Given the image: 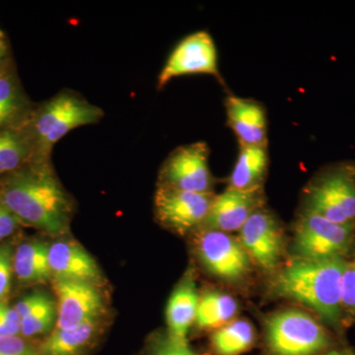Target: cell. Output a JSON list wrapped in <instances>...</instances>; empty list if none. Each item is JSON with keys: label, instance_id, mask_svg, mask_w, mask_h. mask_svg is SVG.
<instances>
[{"label": "cell", "instance_id": "cell-1", "mask_svg": "<svg viewBox=\"0 0 355 355\" xmlns=\"http://www.w3.org/2000/svg\"><path fill=\"white\" fill-rule=\"evenodd\" d=\"M0 200L18 220L50 235L69 227L72 202L58 181L51 160H35L4 183Z\"/></svg>", "mask_w": 355, "mask_h": 355}, {"label": "cell", "instance_id": "cell-2", "mask_svg": "<svg viewBox=\"0 0 355 355\" xmlns=\"http://www.w3.org/2000/svg\"><path fill=\"white\" fill-rule=\"evenodd\" d=\"M347 263L340 258L305 260L298 258L277 275L273 289L282 297L297 301L331 324L342 312V277Z\"/></svg>", "mask_w": 355, "mask_h": 355}, {"label": "cell", "instance_id": "cell-3", "mask_svg": "<svg viewBox=\"0 0 355 355\" xmlns=\"http://www.w3.org/2000/svg\"><path fill=\"white\" fill-rule=\"evenodd\" d=\"M104 111L78 93L62 90L40 105L26 128L31 137L36 160H51L53 146L67 133L84 125H95Z\"/></svg>", "mask_w": 355, "mask_h": 355}, {"label": "cell", "instance_id": "cell-4", "mask_svg": "<svg viewBox=\"0 0 355 355\" xmlns=\"http://www.w3.org/2000/svg\"><path fill=\"white\" fill-rule=\"evenodd\" d=\"M266 342L275 355H314L328 345V336L314 318L286 310L266 320Z\"/></svg>", "mask_w": 355, "mask_h": 355}, {"label": "cell", "instance_id": "cell-5", "mask_svg": "<svg viewBox=\"0 0 355 355\" xmlns=\"http://www.w3.org/2000/svg\"><path fill=\"white\" fill-rule=\"evenodd\" d=\"M352 238V223H336L305 211L296 224L294 248L299 258L329 260L342 257L349 250Z\"/></svg>", "mask_w": 355, "mask_h": 355}, {"label": "cell", "instance_id": "cell-6", "mask_svg": "<svg viewBox=\"0 0 355 355\" xmlns=\"http://www.w3.org/2000/svg\"><path fill=\"white\" fill-rule=\"evenodd\" d=\"M209 154V147L205 142L178 147L161 169L160 186L191 193H209L212 178Z\"/></svg>", "mask_w": 355, "mask_h": 355}, {"label": "cell", "instance_id": "cell-7", "mask_svg": "<svg viewBox=\"0 0 355 355\" xmlns=\"http://www.w3.org/2000/svg\"><path fill=\"white\" fill-rule=\"evenodd\" d=\"M191 74L219 77L216 44L207 32L193 33L177 44L159 74L157 87L162 89L173 78Z\"/></svg>", "mask_w": 355, "mask_h": 355}, {"label": "cell", "instance_id": "cell-8", "mask_svg": "<svg viewBox=\"0 0 355 355\" xmlns=\"http://www.w3.org/2000/svg\"><path fill=\"white\" fill-rule=\"evenodd\" d=\"M198 257L207 270L228 282L242 279L249 272L250 257L241 243L221 231L207 229L197 240Z\"/></svg>", "mask_w": 355, "mask_h": 355}, {"label": "cell", "instance_id": "cell-9", "mask_svg": "<svg viewBox=\"0 0 355 355\" xmlns=\"http://www.w3.org/2000/svg\"><path fill=\"white\" fill-rule=\"evenodd\" d=\"M214 196L191 193L159 186L155 195V211L158 220L180 233L187 232L203 224Z\"/></svg>", "mask_w": 355, "mask_h": 355}, {"label": "cell", "instance_id": "cell-10", "mask_svg": "<svg viewBox=\"0 0 355 355\" xmlns=\"http://www.w3.org/2000/svg\"><path fill=\"white\" fill-rule=\"evenodd\" d=\"M53 287L58 296L57 330L74 328L101 314L103 298L94 284L55 279Z\"/></svg>", "mask_w": 355, "mask_h": 355}, {"label": "cell", "instance_id": "cell-11", "mask_svg": "<svg viewBox=\"0 0 355 355\" xmlns=\"http://www.w3.org/2000/svg\"><path fill=\"white\" fill-rule=\"evenodd\" d=\"M306 211L336 223H352L355 218V184L343 174L324 178L310 189Z\"/></svg>", "mask_w": 355, "mask_h": 355}, {"label": "cell", "instance_id": "cell-12", "mask_svg": "<svg viewBox=\"0 0 355 355\" xmlns=\"http://www.w3.org/2000/svg\"><path fill=\"white\" fill-rule=\"evenodd\" d=\"M239 232L240 243L257 265L268 272L279 266L284 239L275 217L257 209Z\"/></svg>", "mask_w": 355, "mask_h": 355}, {"label": "cell", "instance_id": "cell-13", "mask_svg": "<svg viewBox=\"0 0 355 355\" xmlns=\"http://www.w3.org/2000/svg\"><path fill=\"white\" fill-rule=\"evenodd\" d=\"M260 202L261 189L244 191L229 187L221 195L214 198L203 223L207 229L221 232L239 231L249 217L259 209Z\"/></svg>", "mask_w": 355, "mask_h": 355}, {"label": "cell", "instance_id": "cell-14", "mask_svg": "<svg viewBox=\"0 0 355 355\" xmlns=\"http://www.w3.org/2000/svg\"><path fill=\"white\" fill-rule=\"evenodd\" d=\"M49 263L55 279L76 280L94 284L101 272L93 257L80 245L60 241L49 249Z\"/></svg>", "mask_w": 355, "mask_h": 355}, {"label": "cell", "instance_id": "cell-15", "mask_svg": "<svg viewBox=\"0 0 355 355\" xmlns=\"http://www.w3.org/2000/svg\"><path fill=\"white\" fill-rule=\"evenodd\" d=\"M228 123L240 146H266V112L259 103L239 97H228L226 101Z\"/></svg>", "mask_w": 355, "mask_h": 355}, {"label": "cell", "instance_id": "cell-16", "mask_svg": "<svg viewBox=\"0 0 355 355\" xmlns=\"http://www.w3.org/2000/svg\"><path fill=\"white\" fill-rule=\"evenodd\" d=\"M198 301L200 297L191 277L181 282L170 296L166 318L171 338L178 342L186 343L188 331L197 317Z\"/></svg>", "mask_w": 355, "mask_h": 355}, {"label": "cell", "instance_id": "cell-17", "mask_svg": "<svg viewBox=\"0 0 355 355\" xmlns=\"http://www.w3.org/2000/svg\"><path fill=\"white\" fill-rule=\"evenodd\" d=\"M266 146H240L239 156L230 176V188L236 190L261 189L268 169Z\"/></svg>", "mask_w": 355, "mask_h": 355}, {"label": "cell", "instance_id": "cell-18", "mask_svg": "<svg viewBox=\"0 0 355 355\" xmlns=\"http://www.w3.org/2000/svg\"><path fill=\"white\" fill-rule=\"evenodd\" d=\"M35 160L34 146L26 125L0 132V175L18 171Z\"/></svg>", "mask_w": 355, "mask_h": 355}, {"label": "cell", "instance_id": "cell-19", "mask_svg": "<svg viewBox=\"0 0 355 355\" xmlns=\"http://www.w3.org/2000/svg\"><path fill=\"white\" fill-rule=\"evenodd\" d=\"M50 246L41 241L24 243L14 254L13 268L17 279L33 284L48 280L51 277L49 263Z\"/></svg>", "mask_w": 355, "mask_h": 355}, {"label": "cell", "instance_id": "cell-20", "mask_svg": "<svg viewBox=\"0 0 355 355\" xmlns=\"http://www.w3.org/2000/svg\"><path fill=\"white\" fill-rule=\"evenodd\" d=\"M98 331L97 319L71 329H55L43 345L41 355H79L90 345Z\"/></svg>", "mask_w": 355, "mask_h": 355}, {"label": "cell", "instance_id": "cell-21", "mask_svg": "<svg viewBox=\"0 0 355 355\" xmlns=\"http://www.w3.org/2000/svg\"><path fill=\"white\" fill-rule=\"evenodd\" d=\"M237 310V302L232 296L209 292L198 301L195 322L202 329L221 328L234 318Z\"/></svg>", "mask_w": 355, "mask_h": 355}, {"label": "cell", "instance_id": "cell-22", "mask_svg": "<svg viewBox=\"0 0 355 355\" xmlns=\"http://www.w3.org/2000/svg\"><path fill=\"white\" fill-rule=\"evenodd\" d=\"M253 327L245 320L221 327L211 336L212 347L218 355H240L253 345Z\"/></svg>", "mask_w": 355, "mask_h": 355}, {"label": "cell", "instance_id": "cell-23", "mask_svg": "<svg viewBox=\"0 0 355 355\" xmlns=\"http://www.w3.org/2000/svg\"><path fill=\"white\" fill-rule=\"evenodd\" d=\"M24 109V99L15 79L10 74L0 72V132L15 127V121Z\"/></svg>", "mask_w": 355, "mask_h": 355}, {"label": "cell", "instance_id": "cell-24", "mask_svg": "<svg viewBox=\"0 0 355 355\" xmlns=\"http://www.w3.org/2000/svg\"><path fill=\"white\" fill-rule=\"evenodd\" d=\"M58 320L57 303L49 297L24 319L21 320V334L34 336L46 333Z\"/></svg>", "mask_w": 355, "mask_h": 355}, {"label": "cell", "instance_id": "cell-25", "mask_svg": "<svg viewBox=\"0 0 355 355\" xmlns=\"http://www.w3.org/2000/svg\"><path fill=\"white\" fill-rule=\"evenodd\" d=\"M342 308L355 313V260L347 263L342 277Z\"/></svg>", "mask_w": 355, "mask_h": 355}, {"label": "cell", "instance_id": "cell-26", "mask_svg": "<svg viewBox=\"0 0 355 355\" xmlns=\"http://www.w3.org/2000/svg\"><path fill=\"white\" fill-rule=\"evenodd\" d=\"M21 333V320L15 308L0 301V336H18Z\"/></svg>", "mask_w": 355, "mask_h": 355}, {"label": "cell", "instance_id": "cell-27", "mask_svg": "<svg viewBox=\"0 0 355 355\" xmlns=\"http://www.w3.org/2000/svg\"><path fill=\"white\" fill-rule=\"evenodd\" d=\"M0 355H41L18 336H0Z\"/></svg>", "mask_w": 355, "mask_h": 355}, {"label": "cell", "instance_id": "cell-28", "mask_svg": "<svg viewBox=\"0 0 355 355\" xmlns=\"http://www.w3.org/2000/svg\"><path fill=\"white\" fill-rule=\"evenodd\" d=\"M12 254L8 246L0 247V301L10 288Z\"/></svg>", "mask_w": 355, "mask_h": 355}, {"label": "cell", "instance_id": "cell-29", "mask_svg": "<svg viewBox=\"0 0 355 355\" xmlns=\"http://www.w3.org/2000/svg\"><path fill=\"white\" fill-rule=\"evenodd\" d=\"M50 297L48 294L36 292V293L30 294L26 297L21 299L14 306L16 312L19 315L20 320L24 319L28 315L31 314L33 311L37 309L40 305L43 304L44 301Z\"/></svg>", "mask_w": 355, "mask_h": 355}, {"label": "cell", "instance_id": "cell-30", "mask_svg": "<svg viewBox=\"0 0 355 355\" xmlns=\"http://www.w3.org/2000/svg\"><path fill=\"white\" fill-rule=\"evenodd\" d=\"M154 355H196L186 343L178 342L174 338L159 343L154 349Z\"/></svg>", "mask_w": 355, "mask_h": 355}, {"label": "cell", "instance_id": "cell-31", "mask_svg": "<svg viewBox=\"0 0 355 355\" xmlns=\"http://www.w3.org/2000/svg\"><path fill=\"white\" fill-rule=\"evenodd\" d=\"M18 223L19 220L0 200V242L13 234L14 231L17 228Z\"/></svg>", "mask_w": 355, "mask_h": 355}, {"label": "cell", "instance_id": "cell-32", "mask_svg": "<svg viewBox=\"0 0 355 355\" xmlns=\"http://www.w3.org/2000/svg\"><path fill=\"white\" fill-rule=\"evenodd\" d=\"M7 44L6 41V35L0 30V67L6 57Z\"/></svg>", "mask_w": 355, "mask_h": 355}, {"label": "cell", "instance_id": "cell-33", "mask_svg": "<svg viewBox=\"0 0 355 355\" xmlns=\"http://www.w3.org/2000/svg\"><path fill=\"white\" fill-rule=\"evenodd\" d=\"M326 355H349V354H343V352H329V354H326Z\"/></svg>", "mask_w": 355, "mask_h": 355}]
</instances>
